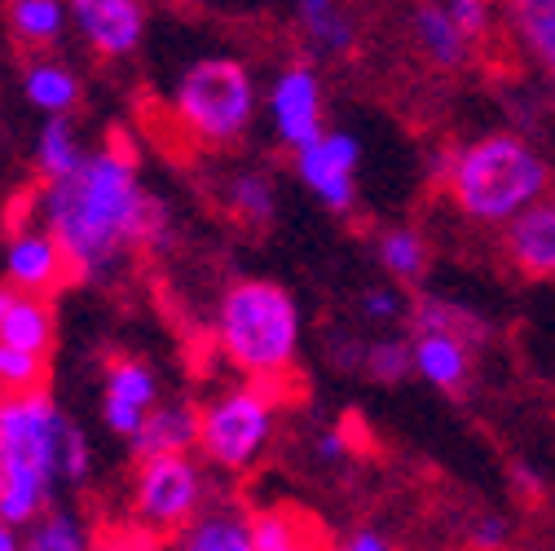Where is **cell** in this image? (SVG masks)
Returning <instances> with one entry per match:
<instances>
[{"label": "cell", "mask_w": 555, "mask_h": 551, "mask_svg": "<svg viewBox=\"0 0 555 551\" xmlns=\"http://www.w3.org/2000/svg\"><path fill=\"white\" fill-rule=\"evenodd\" d=\"M410 318H414V326H446V331H459V335H467L472 344H476V335L485 331L472 309H463V305H454V300H441V296L420 300V309H414Z\"/></svg>", "instance_id": "f546056e"}, {"label": "cell", "mask_w": 555, "mask_h": 551, "mask_svg": "<svg viewBox=\"0 0 555 551\" xmlns=\"http://www.w3.org/2000/svg\"><path fill=\"white\" fill-rule=\"evenodd\" d=\"M358 164H362V142L344 128H322L313 142L296 151V177L305 190L331 213H349L358 198Z\"/></svg>", "instance_id": "ba28073f"}, {"label": "cell", "mask_w": 555, "mask_h": 551, "mask_svg": "<svg viewBox=\"0 0 555 551\" xmlns=\"http://www.w3.org/2000/svg\"><path fill=\"white\" fill-rule=\"evenodd\" d=\"M66 14H72V27L98 57L119 62L142 49L146 36L142 0H66Z\"/></svg>", "instance_id": "9c48e42d"}, {"label": "cell", "mask_w": 555, "mask_h": 551, "mask_svg": "<svg viewBox=\"0 0 555 551\" xmlns=\"http://www.w3.org/2000/svg\"><path fill=\"white\" fill-rule=\"evenodd\" d=\"M93 551H132V542H102V547H93Z\"/></svg>", "instance_id": "f35d334b"}, {"label": "cell", "mask_w": 555, "mask_h": 551, "mask_svg": "<svg viewBox=\"0 0 555 551\" xmlns=\"http://www.w3.org/2000/svg\"><path fill=\"white\" fill-rule=\"evenodd\" d=\"M225 203L247 230H269L278 217V194L264 172H234L225 185Z\"/></svg>", "instance_id": "484cf974"}, {"label": "cell", "mask_w": 555, "mask_h": 551, "mask_svg": "<svg viewBox=\"0 0 555 551\" xmlns=\"http://www.w3.org/2000/svg\"><path fill=\"white\" fill-rule=\"evenodd\" d=\"M207 486L203 467L194 454H151L137 459V480H132V521L146 534H177L203 512Z\"/></svg>", "instance_id": "52a82bcc"}, {"label": "cell", "mask_w": 555, "mask_h": 551, "mask_svg": "<svg viewBox=\"0 0 555 551\" xmlns=\"http://www.w3.org/2000/svg\"><path fill=\"white\" fill-rule=\"evenodd\" d=\"M507 521L503 516H494V512H485V516H476V525H472V551H503L507 547Z\"/></svg>", "instance_id": "836d02e7"}, {"label": "cell", "mask_w": 555, "mask_h": 551, "mask_svg": "<svg viewBox=\"0 0 555 551\" xmlns=\"http://www.w3.org/2000/svg\"><path fill=\"white\" fill-rule=\"evenodd\" d=\"M366 380L375 384H401L414 375V349H410V335H379L366 339V358H362Z\"/></svg>", "instance_id": "83f0119b"}, {"label": "cell", "mask_w": 555, "mask_h": 551, "mask_svg": "<svg viewBox=\"0 0 555 551\" xmlns=\"http://www.w3.org/2000/svg\"><path fill=\"white\" fill-rule=\"evenodd\" d=\"M551 185L546 159L516 132L476 137L450 159V198L476 226H507Z\"/></svg>", "instance_id": "3957f363"}, {"label": "cell", "mask_w": 555, "mask_h": 551, "mask_svg": "<svg viewBox=\"0 0 555 551\" xmlns=\"http://www.w3.org/2000/svg\"><path fill=\"white\" fill-rule=\"evenodd\" d=\"M85 155H89V146L80 142L72 115H44V124H40V132H36V146H31V159H36L40 181L66 177Z\"/></svg>", "instance_id": "603a6c76"}, {"label": "cell", "mask_w": 555, "mask_h": 551, "mask_svg": "<svg viewBox=\"0 0 555 551\" xmlns=\"http://www.w3.org/2000/svg\"><path fill=\"white\" fill-rule=\"evenodd\" d=\"M36 208L72 265V279L85 283L111 279L128 252L164 247L172 234L168 203L142 185L132 155L115 142L89 151L66 177L44 181Z\"/></svg>", "instance_id": "6da1fadb"}, {"label": "cell", "mask_w": 555, "mask_h": 551, "mask_svg": "<svg viewBox=\"0 0 555 551\" xmlns=\"http://www.w3.org/2000/svg\"><path fill=\"white\" fill-rule=\"evenodd\" d=\"M5 23L23 49L44 53L66 36L72 14H66V0H5Z\"/></svg>", "instance_id": "ffe728a7"}, {"label": "cell", "mask_w": 555, "mask_h": 551, "mask_svg": "<svg viewBox=\"0 0 555 551\" xmlns=\"http://www.w3.org/2000/svg\"><path fill=\"white\" fill-rule=\"evenodd\" d=\"M446 10L459 23V31L472 40V49L494 31V0H446Z\"/></svg>", "instance_id": "4dcf8cb0"}, {"label": "cell", "mask_w": 555, "mask_h": 551, "mask_svg": "<svg viewBox=\"0 0 555 551\" xmlns=\"http://www.w3.org/2000/svg\"><path fill=\"white\" fill-rule=\"evenodd\" d=\"M172 551H256L251 512L238 508H203L190 525L177 529Z\"/></svg>", "instance_id": "e0dca14e"}, {"label": "cell", "mask_w": 555, "mask_h": 551, "mask_svg": "<svg viewBox=\"0 0 555 551\" xmlns=\"http://www.w3.org/2000/svg\"><path fill=\"white\" fill-rule=\"evenodd\" d=\"M80 76L57 57H31L23 66V98L27 106H36L40 115H72L80 106Z\"/></svg>", "instance_id": "ac0fdd59"}, {"label": "cell", "mask_w": 555, "mask_h": 551, "mask_svg": "<svg viewBox=\"0 0 555 551\" xmlns=\"http://www.w3.org/2000/svg\"><path fill=\"white\" fill-rule=\"evenodd\" d=\"M251 538H256V551H335L326 529L309 512L287 503L251 512Z\"/></svg>", "instance_id": "2e32d148"}, {"label": "cell", "mask_w": 555, "mask_h": 551, "mask_svg": "<svg viewBox=\"0 0 555 551\" xmlns=\"http://www.w3.org/2000/svg\"><path fill=\"white\" fill-rule=\"evenodd\" d=\"M57 472H62V480H72V486H85V480L93 476V446H89V437L72 424L66 428V441H62V463H57Z\"/></svg>", "instance_id": "1f68e13d"}, {"label": "cell", "mask_w": 555, "mask_h": 551, "mask_svg": "<svg viewBox=\"0 0 555 551\" xmlns=\"http://www.w3.org/2000/svg\"><path fill=\"white\" fill-rule=\"evenodd\" d=\"M72 420L44 388L0 397V516L27 529L53 499Z\"/></svg>", "instance_id": "7a4b0ae2"}, {"label": "cell", "mask_w": 555, "mask_h": 551, "mask_svg": "<svg viewBox=\"0 0 555 551\" xmlns=\"http://www.w3.org/2000/svg\"><path fill=\"white\" fill-rule=\"evenodd\" d=\"M296 14L318 53L331 57L358 53V18L344 10V0H296Z\"/></svg>", "instance_id": "d6986e66"}, {"label": "cell", "mask_w": 555, "mask_h": 551, "mask_svg": "<svg viewBox=\"0 0 555 551\" xmlns=\"http://www.w3.org/2000/svg\"><path fill=\"white\" fill-rule=\"evenodd\" d=\"M44 375H49V354H31L10 339H0V397L44 388Z\"/></svg>", "instance_id": "f1b7e54d"}, {"label": "cell", "mask_w": 555, "mask_h": 551, "mask_svg": "<svg viewBox=\"0 0 555 551\" xmlns=\"http://www.w3.org/2000/svg\"><path fill=\"white\" fill-rule=\"evenodd\" d=\"M23 551H93V538L85 529V521L66 508H44L27 534H23Z\"/></svg>", "instance_id": "d4e9b609"}, {"label": "cell", "mask_w": 555, "mask_h": 551, "mask_svg": "<svg viewBox=\"0 0 555 551\" xmlns=\"http://www.w3.org/2000/svg\"><path fill=\"white\" fill-rule=\"evenodd\" d=\"M410 23H414V40H420V49L428 53V62L446 66V72H454V66H463L472 57V40L459 31L450 10L437 5V0H424Z\"/></svg>", "instance_id": "44dd1931"}, {"label": "cell", "mask_w": 555, "mask_h": 551, "mask_svg": "<svg viewBox=\"0 0 555 551\" xmlns=\"http://www.w3.org/2000/svg\"><path fill=\"white\" fill-rule=\"evenodd\" d=\"M159 401V375L151 362L142 358H115L106 362V380H102V424L115 437H132L142 428V420Z\"/></svg>", "instance_id": "7c38bea8"}, {"label": "cell", "mask_w": 555, "mask_h": 551, "mask_svg": "<svg viewBox=\"0 0 555 551\" xmlns=\"http://www.w3.org/2000/svg\"><path fill=\"white\" fill-rule=\"evenodd\" d=\"M0 269H5V283L14 292H31V296H53L66 279H72V265H66L57 239L40 226H18L5 243V256H0Z\"/></svg>", "instance_id": "8fae6325"}, {"label": "cell", "mask_w": 555, "mask_h": 551, "mask_svg": "<svg viewBox=\"0 0 555 551\" xmlns=\"http://www.w3.org/2000/svg\"><path fill=\"white\" fill-rule=\"evenodd\" d=\"M358 309H362V318H366V322H379V326H388V322H401V318H405V300H401V292H397V287H388V283L366 287V292H362V300H358Z\"/></svg>", "instance_id": "d6a6232c"}, {"label": "cell", "mask_w": 555, "mask_h": 551, "mask_svg": "<svg viewBox=\"0 0 555 551\" xmlns=\"http://www.w3.org/2000/svg\"><path fill=\"white\" fill-rule=\"evenodd\" d=\"M503 256L525 279H555V198H538L503 230Z\"/></svg>", "instance_id": "4fadbf2b"}, {"label": "cell", "mask_w": 555, "mask_h": 551, "mask_svg": "<svg viewBox=\"0 0 555 551\" xmlns=\"http://www.w3.org/2000/svg\"><path fill=\"white\" fill-rule=\"evenodd\" d=\"M217 344L247 380L287 375L300 354V305L283 283L238 279L217 305Z\"/></svg>", "instance_id": "277c9868"}, {"label": "cell", "mask_w": 555, "mask_h": 551, "mask_svg": "<svg viewBox=\"0 0 555 551\" xmlns=\"http://www.w3.org/2000/svg\"><path fill=\"white\" fill-rule=\"evenodd\" d=\"M379 265L392 283H420L428 273V243L420 230H388L379 239Z\"/></svg>", "instance_id": "4316f807"}, {"label": "cell", "mask_w": 555, "mask_h": 551, "mask_svg": "<svg viewBox=\"0 0 555 551\" xmlns=\"http://www.w3.org/2000/svg\"><path fill=\"white\" fill-rule=\"evenodd\" d=\"M349 450H353V441H349V433H344V428H326L313 441V454L322 463H344V459H349Z\"/></svg>", "instance_id": "e575fe53"}, {"label": "cell", "mask_w": 555, "mask_h": 551, "mask_svg": "<svg viewBox=\"0 0 555 551\" xmlns=\"http://www.w3.org/2000/svg\"><path fill=\"white\" fill-rule=\"evenodd\" d=\"M414 375L441 393H459L472 375V339L446 326H414Z\"/></svg>", "instance_id": "5bb4252c"}, {"label": "cell", "mask_w": 555, "mask_h": 551, "mask_svg": "<svg viewBox=\"0 0 555 551\" xmlns=\"http://www.w3.org/2000/svg\"><path fill=\"white\" fill-rule=\"evenodd\" d=\"M177 124L203 146H230L256 119V85L238 57H198L172 89Z\"/></svg>", "instance_id": "5b68a950"}, {"label": "cell", "mask_w": 555, "mask_h": 551, "mask_svg": "<svg viewBox=\"0 0 555 551\" xmlns=\"http://www.w3.org/2000/svg\"><path fill=\"white\" fill-rule=\"evenodd\" d=\"M269 119H273V132L283 137V146L300 151L305 142L326 128V111H322V80L313 66L296 62L287 66L283 76L273 80L269 89Z\"/></svg>", "instance_id": "30bf717a"}, {"label": "cell", "mask_w": 555, "mask_h": 551, "mask_svg": "<svg viewBox=\"0 0 555 551\" xmlns=\"http://www.w3.org/2000/svg\"><path fill=\"white\" fill-rule=\"evenodd\" d=\"M278 424V397L264 380L234 384L198 406V450L221 472H247L273 441Z\"/></svg>", "instance_id": "8992f818"}, {"label": "cell", "mask_w": 555, "mask_h": 551, "mask_svg": "<svg viewBox=\"0 0 555 551\" xmlns=\"http://www.w3.org/2000/svg\"><path fill=\"white\" fill-rule=\"evenodd\" d=\"M335 551H392V542L379 534V529H358V534H349Z\"/></svg>", "instance_id": "d590c367"}, {"label": "cell", "mask_w": 555, "mask_h": 551, "mask_svg": "<svg viewBox=\"0 0 555 551\" xmlns=\"http://www.w3.org/2000/svg\"><path fill=\"white\" fill-rule=\"evenodd\" d=\"M132 454L151 459V454H194L198 450V406L185 397L155 401V410L142 420L132 437Z\"/></svg>", "instance_id": "9a60e30c"}, {"label": "cell", "mask_w": 555, "mask_h": 551, "mask_svg": "<svg viewBox=\"0 0 555 551\" xmlns=\"http://www.w3.org/2000/svg\"><path fill=\"white\" fill-rule=\"evenodd\" d=\"M10 296H14V287L0 283V318H5V309H10Z\"/></svg>", "instance_id": "74e56055"}, {"label": "cell", "mask_w": 555, "mask_h": 551, "mask_svg": "<svg viewBox=\"0 0 555 551\" xmlns=\"http://www.w3.org/2000/svg\"><path fill=\"white\" fill-rule=\"evenodd\" d=\"M503 10L542 72L555 80V0H503Z\"/></svg>", "instance_id": "cb8c5ba5"}, {"label": "cell", "mask_w": 555, "mask_h": 551, "mask_svg": "<svg viewBox=\"0 0 555 551\" xmlns=\"http://www.w3.org/2000/svg\"><path fill=\"white\" fill-rule=\"evenodd\" d=\"M53 335H57V322H53L49 296L14 292L5 318H0V339H10V344H18V349H31V354H49L53 349Z\"/></svg>", "instance_id": "7402d4cb"}, {"label": "cell", "mask_w": 555, "mask_h": 551, "mask_svg": "<svg viewBox=\"0 0 555 551\" xmlns=\"http://www.w3.org/2000/svg\"><path fill=\"white\" fill-rule=\"evenodd\" d=\"M0 551H23V534H18V525H10L5 516H0Z\"/></svg>", "instance_id": "8d00e7d4"}]
</instances>
